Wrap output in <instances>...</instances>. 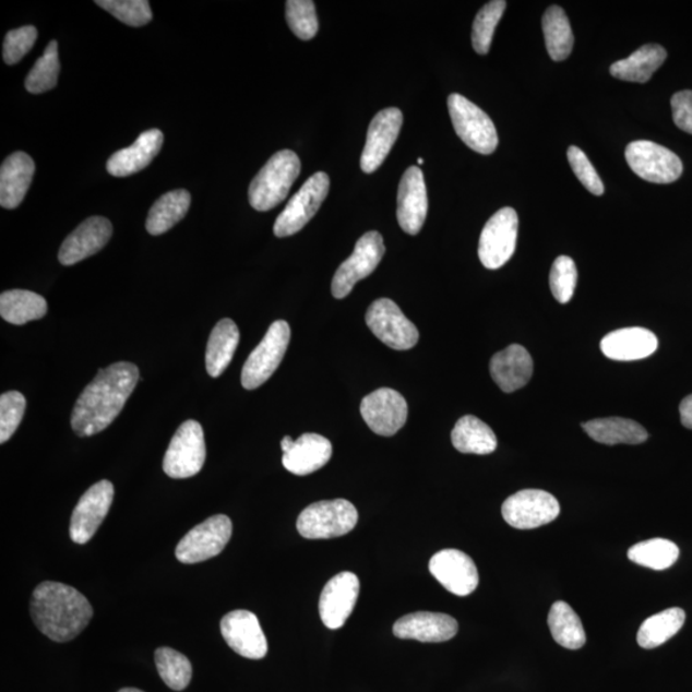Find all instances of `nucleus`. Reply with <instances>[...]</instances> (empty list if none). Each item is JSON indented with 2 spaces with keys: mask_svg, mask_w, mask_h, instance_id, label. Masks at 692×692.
I'll return each mask as SVG.
<instances>
[{
  "mask_svg": "<svg viewBox=\"0 0 692 692\" xmlns=\"http://www.w3.org/2000/svg\"><path fill=\"white\" fill-rule=\"evenodd\" d=\"M300 159L291 151L277 152L255 176L249 187V203L258 212L282 204L300 175Z\"/></svg>",
  "mask_w": 692,
  "mask_h": 692,
  "instance_id": "7ed1b4c3",
  "label": "nucleus"
},
{
  "mask_svg": "<svg viewBox=\"0 0 692 692\" xmlns=\"http://www.w3.org/2000/svg\"><path fill=\"white\" fill-rule=\"evenodd\" d=\"M403 124V114L397 108L382 109L368 129L367 140L360 168L366 174H373L384 164L390 151L396 142Z\"/></svg>",
  "mask_w": 692,
  "mask_h": 692,
  "instance_id": "aec40b11",
  "label": "nucleus"
},
{
  "mask_svg": "<svg viewBox=\"0 0 692 692\" xmlns=\"http://www.w3.org/2000/svg\"><path fill=\"white\" fill-rule=\"evenodd\" d=\"M518 216L513 208L498 211L485 225L478 256L486 269L498 270L511 260L517 246Z\"/></svg>",
  "mask_w": 692,
  "mask_h": 692,
  "instance_id": "9b49d317",
  "label": "nucleus"
},
{
  "mask_svg": "<svg viewBox=\"0 0 692 692\" xmlns=\"http://www.w3.org/2000/svg\"><path fill=\"white\" fill-rule=\"evenodd\" d=\"M429 569L433 577L443 585L449 593L458 596L473 594L480 577L473 558L456 549L439 551L431 558Z\"/></svg>",
  "mask_w": 692,
  "mask_h": 692,
  "instance_id": "a211bd4d",
  "label": "nucleus"
},
{
  "mask_svg": "<svg viewBox=\"0 0 692 692\" xmlns=\"http://www.w3.org/2000/svg\"><path fill=\"white\" fill-rule=\"evenodd\" d=\"M358 524V511L348 500H322L306 508L297 521L306 539H334L349 534Z\"/></svg>",
  "mask_w": 692,
  "mask_h": 692,
  "instance_id": "20e7f679",
  "label": "nucleus"
},
{
  "mask_svg": "<svg viewBox=\"0 0 692 692\" xmlns=\"http://www.w3.org/2000/svg\"><path fill=\"white\" fill-rule=\"evenodd\" d=\"M329 190L327 174L317 172L311 176L277 217L274 226L276 237L287 238L299 232L319 212Z\"/></svg>",
  "mask_w": 692,
  "mask_h": 692,
  "instance_id": "1a4fd4ad",
  "label": "nucleus"
},
{
  "mask_svg": "<svg viewBox=\"0 0 692 692\" xmlns=\"http://www.w3.org/2000/svg\"><path fill=\"white\" fill-rule=\"evenodd\" d=\"M119 692H144V691L139 690V689L124 688V689L120 690Z\"/></svg>",
  "mask_w": 692,
  "mask_h": 692,
  "instance_id": "3c124183",
  "label": "nucleus"
},
{
  "mask_svg": "<svg viewBox=\"0 0 692 692\" xmlns=\"http://www.w3.org/2000/svg\"><path fill=\"white\" fill-rule=\"evenodd\" d=\"M164 134L157 129L143 132L129 148L114 154L107 162L108 172L115 178H127L148 167L164 145Z\"/></svg>",
  "mask_w": 692,
  "mask_h": 692,
  "instance_id": "a878e982",
  "label": "nucleus"
},
{
  "mask_svg": "<svg viewBox=\"0 0 692 692\" xmlns=\"http://www.w3.org/2000/svg\"><path fill=\"white\" fill-rule=\"evenodd\" d=\"M588 437L596 443L606 445L643 444L647 440V432L644 427L632 419L609 417L593 419L583 425Z\"/></svg>",
  "mask_w": 692,
  "mask_h": 692,
  "instance_id": "c85d7f7f",
  "label": "nucleus"
},
{
  "mask_svg": "<svg viewBox=\"0 0 692 692\" xmlns=\"http://www.w3.org/2000/svg\"><path fill=\"white\" fill-rule=\"evenodd\" d=\"M666 60L667 51L665 48L658 44H647L625 60L613 63L610 73L618 80L645 84Z\"/></svg>",
  "mask_w": 692,
  "mask_h": 692,
  "instance_id": "7c9ffc66",
  "label": "nucleus"
},
{
  "mask_svg": "<svg viewBox=\"0 0 692 692\" xmlns=\"http://www.w3.org/2000/svg\"><path fill=\"white\" fill-rule=\"evenodd\" d=\"M429 211V199L421 168L411 166L404 172L397 191V220L404 232L421 231Z\"/></svg>",
  "mask_w": 692,
  "mask_h": 692,
  "instance_id": "412c9836",
  "label": "nucleus"
},
{
  "mask_svg": "<svg viewBox=\"0 0 692 692\" xmlns=\"http://www.w3.org/2000/svg\"><path fill=\"white\" fill-rule=\"evenodd\" d=\"M286 21L291 32L301 40H311L319 33L315 5L311 0L286 2Z\"/></svg>",
  "mask_w": 692,
  "mask_h": 692,
  "instance_id": "79ce46f5",
  "label": "nucleus"
},
{
  "mask_svg": "<svg viewBox=\"0 0 692 692\" xmlns=\"http://www.w3.org/2000/svg\"><path fill=\"white\" fill-rule=\"evenodd\" d=\"M31 613L44 635L56 643H68L87 628L94 610L75 587L44 581L33 593Z\"/></svg>",
  "mask_w": 692,
  "mask_h": 692,
  "instance_id": "f03ea898",
  "label": "nucleus"
},
{
  "mask_svg": "<svg viewBox=\"0 0 692 692\" xmlns=\"http://www.w3.org/2000/svg\"><path fill=\"white\" fill-rule=\"evenodd\" d=\"M505 9L506 2L504 0H494V2L484 5V9L477 13L473 28V44L476 53L481 56L489 53L492 36H494Z\"/></svg>",
  "mask_w": 692,
  "mask_h": 692,
  "instance_id": "a19ab883",
  "label": "nucleus"
},
{
  "mask_svg": "<svg viewBox=\"0 0 692 692\" xmlns=\"http://www.w3.org/2000/svg\"><path fill=\"white\" fill-rule=\"evenodd\" d=\"M566 157H569L573 172L580 182L594 195H601L604 193L602 181L586 154L577 146H570Z\"/></svg>",
  "mask_w": 692,
  "mask_h": 692,
  "instance_id": "de8ad7c7",
  "label": "nucleus"
},
{
  "mask_svg": "<svg viewBox=\"0 0 692 692\" xmlns=\"http://www.w3.org/2000/svg\"><path fill=\"white\" fill-rule=\"evenodd\" d=\"M448 108L456 135L468 148L480 154L496 152L499 143L496 124L481 108L461 94L448 98Z\"/></svg>",
  "mask_w": 692,
  "mask_h": 692,
  "instance_id": "39448f33",
  "label": "nucleus"
},
{
  "mask_svg": "<svg viewBox=\"0 0 692 692\" xmlns=\"http://www.w3.org/2000/svg\"><path fill=\"white\" fill-rule=\"evenodd\" d=\"M48 312L47 300L28 290H9L0 296V315L12 325L40 320Z\"/></svg>",
  "mask_w": 692,
  "mask_h": 692,
  "instance_id": "72a5a7b5",
  "label": "nucleus"
},
{
  "mask_svg": "<svg viewBox=\"0 0 692 692\" xmlns=\"http://www.w3.org/2000/svg\"><path fill=\"white\" fill-rule=\"evenodd\" d=\"M25 396L19 392H9L0 396V443L9 441L24 418Z\"/></svg>",
  "mask_w": 692,
  "mask_h": 692,
  "instance_id": "a18cd8bd",
  "label": "nucleus"
},
{
  "mask_svg": "<svg viewBox=\"0 0 692 692\" xmlns=\"http://www.w3.org/2000/svg\"><path fill=\"white\" fill-rule=\"evenodd\" d=\"M542 32L548 53L553 61H564L573 49L574 38L569 17L558 5H551L542 17Z\"/></svg>",
  "mask_w": 692,
  "mask_h": 692,
  "instance_id": "c9c22d12",
  "label": "nucleus"
},
{
  "mask_svg": "<svg viewBox=\"0 0 692 692\" xmlns=\"http://www.w3.org/2000/svg\"><path fill=\"white\" fill-rule=\"evenodd\" d=\"M394 635L421 643H445L458 632V622L444 613L417 612L404 616L394 624Z\"/></svg>",
  "mask_w": 692,
  "mask_h": 692,
  "instance_id": "b1692460",
  "label": "nucleus"
},
{
  "mask_svg": "<svg viewBox=\"0 0 692 692\" xmlns=\"http://www.w3.org/2000/svg\"><path fill=\"white\" fill-rule=\"evenodd\" d=\"M290 326L286 321H276L256 348L250 353L242 368L241 385L254 390L267 382L283 362L290 343Z\"/></svg>",
  "mask_w": 692,
  "mask_h": 692,
  "instance_id": "0eeeda50",
  "label": "nucleus"
},
{
  "mask_svg": "<svg viewBox=\"0 0 692 692\" xmlns=\"http://www.w3.org/2000/svg\"><path fill=\"white\" fill-rule=\"evenodd\" d=\"M239 342V329L230 319L220 320L212 330L205 353V367L211 378H219L230 366Z\"/></svg>",
  "mask_w": 692,
  "mask_h": 692,
  "instance_id": "c756f323",
  "label": "nucleus"
},
{
  "mask_svg": "<svg viewBox=\"0 0 692 692\" xmlns=\"http://www.w3.org/2000/svg\"><path fill=\"white\" fill-rule=\"evenodd\" d=\"M680 557V549L672 541L652 539L633 545L629 550L631 562L654 571H665Z\"/></svg>",
  "mask_w": 692,
  "mask_h": 692,
  "instance_id": "4c0bfd02",
  "label": "nucleus"
},
{
  "mask_svg": "<svg viewBox=\"0 0 692 692\" xmlns=\"http://www.w3.org/2000/svg\"><path fill=\"white\" fill-rule=\"evenodd\" d=\"M577 284V269L572 258L558 256L550 271V290L559 303L565 305L572 299Z\"/></svg>",
  "mask_w": 692,
  "mask_h": 692,
  "instance_id": "c03bdc74",
  "label": "nucleus"
},
{
  "mask_svg": "<svg viewBox=\"0 0 692 692\" xmlns=\"http://www.w3.org/2000/svg\"><path fill=\"white\" fill-rule=\"evenodd\" d=\"M207 448L201 423L189 419L176 431L164 458V470L168 477L180 480L201 473Z\"/></svg>",
  "mask_w": 692,
  "mask_h": 692,
  "instance_id": "423d86ee",
  "label": "nucleus"
},
{
  "mask_svg": "<svg viewBox=\"0 0 692 692\" xmlns=\"http://www.w3.org/2000/svg\"><path fill=\"white\" fill-rule=\"evenodd\" d=\"M156 666L160 679L169 689L182 691L188 688L193 676L190 660L186 655L171 649V647H159L156 651Z\"/></svg>",
  "mask_w": 692,
  "mask_h": 692,
  "instance_id": "58836bf2",
  "label": "nucleus"
},
{
  "mask_svg": "<svg viewBox=\"0 0 692 692\" xmlns=\"http://www.w3.org/2000/svg\"><path fill=\"white\" fill-rule=\"evenodd\" d=\"M600 349L609 359L629 362L651 357L658 349V338L643 327L621 329L604 337Z\"/></svg>",
  "mask_w": 692,
  "mask_h": 692,
  "instance_id": "cd10ccee",
  "label": "nucleus"
},
{
  "mask_svg": "<svg viewBox=\"0 0 692 692\" xmlns=\"http://www.w3.org/2000/svg\"><path fill=\"white\" fill-rule=\"evenodd\" d=\"M191 205L189 191L180 189L162 195L150 211L146 230L154 237L165 234L188 215Z\"/></svg>",
  "mask_w": 692,
  "mask_h": 692,
  "instance_id": "473e14b6",
  "label": "nucleus"
},
{
  "mask_svg": "<svg viewBox=\"0 0 692 692\" xmlns=\"http://www.w3.org/2000/svg\"><path fill=\"white\" fill-rule=\"evenodd\" d=\"M36 39L38 31L34 26L20 27L7 34L3 46L4 62L9 65L17 64L33 49Z\"/></svg>",
  "mask_w": 692,
  "mask_h": 692,
  "instance_id": "49530a36",
  "label": "nucleus"
},
{
  "mask_svg": "<svg viewBox=\"0 0 692 692\" xmlns=\"http://www.w3.org/2000/svg\"><path fill=\"white\" fill-rule=\"evenodd\" d=\"M95 4L132 27H142L153 19L151 4L146 0H97Z\"/></svg>",
  "mask_w": 692,
  "mask_h": 692,
  "instance_id": "37998d69",
  "label": "nucleus"
},
{
  "mask_svg": "<svg viewBox=\"0 0 692 692\" xmlns=\"http://www.w3.org/2000/svg\"><path fill=\"white\" fill-rule=\"evenodd\" d=\"M490 373L504 393H513L528 384L534 373L532 356L524 346L512 344L491 358Z\"/></svg>",
  "mask_w": 692,
  "mask_h": 692,
  "instance_id": "393cba45",
  "label": "nucleus"
},
{
  "mask_svg": "<svg viewBox=\"0 0 692 692\" xmlns=\"http://www.w3.org/2000/svg\"><path fill=\"white\" fill-rule=\"evenodd\" d=\"M386 252L384 238L378 231L363 235L356 244L355 252L342 263L333 278V296L336 299L348 297L360 279L372 274Z\"/></svg>",
  "mask_w": 692,
  "mask_h": 692,
  "instance_id": "9d476101",
  "label": "nucleus"
},
{
  "mask_svg": "<svg viewBox=\"0 0 692 692\" xmlns=\"http://www.w3.org/2000/svg\"><path fill=\"white\" fill-rule=\"evenodd\" d=\"M625 159L639 178L654 183L675 182L683 171L682 162L673 152L647 140L629 144Z\"/></svg>",
  "mask_w": 692,
  "mask_h": 692,
  "instance_id": "ddd939ff",
  "label": "nucleus"
},
{
  "mask_svg": "<svg viewBox=\"0 0 692 692\" xmlns=\"http://www.w3.org/2000/svg\"><path fill=\"white\" fill-rule=\"evenodd\" d=\"M35 174L34 160L24 152L11 154L0 168V205L17 208L24 201Z\"/></svg>",
  "mask_w": 692,
  "mask_h": 692,
  "instance_id": "bb28decb",
  "label": "nucleus"
},
{
  "mask_svg": "<svg viewBox=\"0 0 692 692\" xmlns=\"http://www.w3.org/2000/svg\"><path fill=\"white\" fill-rule=\"evenodd\" d=\"M220 633L235 653L248 659H262L269 643L258 617L248 610H234L220 621Z\"/></svg>",
  "mask_w": 692,
  "mask_h": 692,
  "instance_id": "f3484780",
  "label": "nucleus"
},
{
  "mask_svg": "<svg viewBox=\"0 0 692 692\" xmlns=\"http://www.w3.org/2000/svg\"><path fill=\"white\" fill-rule=\"evenodd\" d=\"M360 415L370 429L380 437H393L407 422L408 404L396 390L382 387L365 396Z\"/></svg>",
  "mask_w": 692,
  "mask_h": 692,
  "instance_id": "dca6fc26",
  "label": "nucleus"
},
{
  "mask_svg": "<svg viewBox=\"0 0 692 692\" xmlns=\"http://www.w3.org/2000/svg\"><path fill=\"white\" fill-rule=\"evenodd\" d=\"M61 63L58 57V43L51 40L44 55L34 64L33 70L28 73L25 86L28 93L41 94L53 90L60 76Z\"/></svg>",
  "mask_w": 692,
  "mask_h": 692,
  "instance_id": "ea45409f",
  "label": "nucleus"
},
{
  "mask_svg": "<svg viewBox=\"0 0 692 692\" xmlns=\"http://www.w3.org/2000/svg\"><path fill=\"white\" fill-rule=\"evenodd\" d=\"M561 513L558 500L547 491L527 489L515 492L502 506L508 525L517 529H534L550 524Z\"/></svg>",
  "mask_w": 692,
  "mask_h": 692,
  "instance_id": "4468645a",
  "label": "nucleus"
},
{
  "mask_svg": "<svg viewBox=\"0 0 692 692\" xmlns=\"http://www.w3.org/2000/svg\"><path fill=\"white\" fill-rule=\"evenodd\" d=\"M423 165V159L422 158H418V166H422Z\"/></svg>",
  "mask_w": 692,
  "mask_h": 692,
  "instance_id": "603ef678",
  "label": "nucleus"
},
{
  "mask_svg": "<svg viewBox=\"0 0 692 692\" xmlns=\"http://www.w3.org/2000/svg\"><path fill=\"white\" fill-rule=\"evenodd\" d=\"M687 613L681 608H671L654 615L642 624L637 643L644 649H654L672 639L682 629Z\"/></svg>",
  "mask_w": 692,
  "mask_h": 692,
  "instance_id": "e433bc0d",
  "label": "nucleus"
},
{
  "mask_svg": "<svg viewBox=\"0 0 692 692\" xmlns=\"http://www.w3.org/2000/svg\"><path fill=\"white\" fill-rule=\"evenodd\" d=\"M282 449L284 467L297 476L311 475L325 467L333 455L330 440L319 433H305L296 441L285 437Z\"/></svg>",
  "mask_w": 692,
  "mask_h": 692,
  "instance_id": "4be33fe9",
  "label": "nucleus"
},
{
  "mask_svg": "<svg viewBox=\"0 0 692 692\" xmlns=\"http://www.w3.org/2000/svg\"><path fill=\"white\" fill-rule=\"evenodd\" d=\"M359 578L355 573L342 572L323 587L320 598V616L330 630L342 629L356 608Z\"/></svg>",
  "mask_w": 692,
  "mask_h": 692,
  "instance_id": "6ab92c4d",
  "label": "nucleus"
},
{
  "mask_svg": "<svg viewBox=\"0 0 692 692\" xmlns=\"http://www.w3.org/2000/svg\"><path fill=\"white\" fill-rule=\"evenodd\" d=\"M671 106L676 127L692 135V91L675 94Z\"/></svg>",
  "mask_w": 692,
  "mask_h": 692,
  "instance_id": "09e8293b",
  "label": "nucleus"
},
{
  "mask_svg": "<svg viewBox=\"0 0 692 692\" xmlns=\"http://www.w3.org/2000/svg\"><path fill=\"white\" fill-rule=\"evenodd\" d=\"M548 624L551 636L566 649L577 651L586 644L584 624L569 604L554 602L550 608Z\"/></svg>",
  "mask_w": 692,
  "mask_h": 692,
  "instance_id": "f704fd0d",
  "label": "nucleus"
},
{
  "mask_svg": "<svg viewBox=\"0 0 692 692\" xmlns=\"http://www.w3.org/2000/svg\"><path fill=\"white\" fill-rule=\"evenodd\" d=\"M232 536V522L225 514L213 515L182 537L175 554L183 564L208 561L223 553Z\"/></svg>",
  "mask_w": 692,
  "mask_h": 692,
  "instance_id": "6e6552de",
  "label": "nucleus"
},
{
  "mask_svg": "<svg viewBox=\"0 0 692 692\" xmlns=\"http://www.w3.org/2000/svg\"><path fill=\"white\" fill-rule=\"evenodd\" d=\"M452 443L463 454L486 455L497 451L498 439L491 427L475 416H465L455 423Z\"/></svg>",
  "mask_w": 692,
  "mask_h": 692,
  "instance_id": "2f4dec72",
  "label": "nucleus"
},
{
  "mask_svg": "<svg viewBox=\"0 0 692 692\" xmlns=\"http://www.w3.org/2000/svg\"><path fill=\"white\" fill-rule=\"evenodd\" d=\"M681 422L687 429L692 430V394L684 397L680 404Z\"/></svg>",
  "mask_w": 692,
  "mask_h": 692,
  "instance_id": "8fccbe9b",
  "label": "nucleus"
},
{
  "mask_svg": "<svg viewBox=\"0 0 692 692\" xmlns=\"http://www.w3.org/2000/svg\"><path fill=\"white\" fill-rule=\"evenodd\" d=\"M114 498V484L108 480H102L87 489L72 513L70 536L73 542L83 545L93 539L106 520Z\"/></svg>",
  "mask_w": 692,
  "mask_h": 692,
  "instance_id": "2eb2a0df",
  "label": "nucleus"
},
{
  "mask_svg": "<svg viewBox=\"0 0 692 692\" xmlns=\"http://www.w3.org/2000/svg\"><path fill=\"white\" fill-rule=\"evenodd\" d=\"M366 323L373 335L389 348L408 350L419 341L417 327L393 300L382 298L373 301L366 313Z\"/></svg>",
  "mask_w": 692,
  "mask_h": 692,
  "instance_id": "f8f14e48",
  "label": "nucleus"
},
{
  "mask_svg": "<svg viewBox=\"0 0 692 692\" xmlns=\"http://www.w3.org/2000/svg\"><path fill=\"white\" fill-rule=\"evenodd\" d=\"M139 377L134 363L119 362L103 368L81 393L72 410L71 426L76 436L90 438L106 430L142 380Z\"/></svg>",
  "mask_w": 692,
  "mask_h": 692,
  "instance_id": "f257e3e1",
  "label": "nucleus"
},
{
  "mask_svg": "<svg viewBox=\"0 0 692 692\" xmlns=\"http://www.w3.org/2000/svg\"><path fill=\"white\" fill-rule=\"evenodd\" d=\"M114 226L105 217H91L63 241L58 260L63 266H73L100 252L112 238Z\"/></svg>",
  "mask_w": 692,
  "mask_h": 692,
  "instance_id": "5701e85b",
  "label": "nucleus"
}]
</instances>
